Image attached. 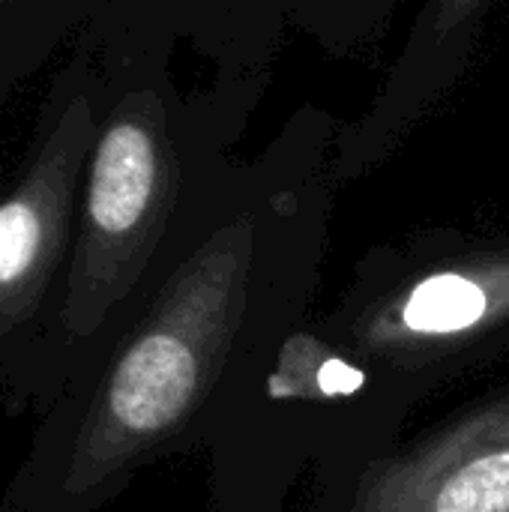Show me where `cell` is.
<instances>
[{
    "instance_id": "cell-1",
    "label": "cell",
    "mask_w": 509,
    "mask_h": 512,
    "mask_svg": "<svg viewBox=\"0 0 509 512\" xmlns=\"http://www.w3.org/2000/svg\"><path fill=\"white\" fill-rule=\"evenodd\" d=\"M309 276L234 216L171 246L132 309L36 417L0 512H99L150 465L207 438L312 312Z\"/></svg>"
},
{
    "instance_id": "cell-2",
    "label": "cell",
    "mask_w": 509,
    "mask_h": 512,
    "mask_svg": "<svg viewBox=\"0 0 509 512\" xmlns=\"http://www.w3.org/2000/svg\"><path fill=\"white\" fill-rule=\"evenodd\" d=\"M177 204L180 165L162 99L135 90L114 105L84 171L45 408L105 345L171 252Z\"/></svg>"
},
{
    "instance_id": "cell-3",
    "label": "cell",
    "mask_w": 509,
    "mask_h": 512,
    "mask_svg": "<svg viewBox=\"0 0 509 512\" xmlns=\"http://www.w3.org/2000/svg\"><path fill=\"white\" fill-rule=\"evenodd\" d=\"M303 333L363 378L366 450L402 435L429 393L509 348V249L465 252L429 273L357 291ZM360 459V456H357Z\"/></svg>"
},
{
    "instance_id": "cell-4",
    "label": "cell",
    "mask_w": 509,
    "mask_h": 512,
    "mask_svg": "<svg viewBox=\"0 0 509 512\" xmlns=\"http://www.w3.org/2000/svg\"><path fill=\"white\" fill-rule=\"evenodd\" d=\"M87 96H72L24 171L0 189V408L39 414L75 243L84 171L96 144Z\"/></svg>"
},
{
    "instance_id": "cell-5",
    "label": "cell",
    "mask_w": 509,
    "mask_h": 512,
    "mask_svg": "<svg viewBox=\"0 0 509 512\" xmlns=\"http://www.w3.org/2000/svg\"><path fill=\"white\" fill-rule=\"evenodd\" d=\"M309 512H509V390L315 483Z\"/></svg>"
},
{
    "instance_id": "cell-6",
    "label": "cell",
    "mask_w": 509,
    "mask_h": 512,
    "mask_svg": "<svg viewBox=\"0 0 509 512\" xmlns=\"http://www.w3.org/2000/svg\"><path fill=\"white\" fill-rule=\"evenodd\" d=\"M492 0H432L381 105L372 114V141L390 138L414 120L465 66L477 27Z\"/></svg>"
},
{
    "instance_id": "cell-7",
    "label": "cell",
    "mask_w": 509,
    "mask_h": 512,
    "mask_svg": "<svg viewBox=\"0 0 509 512\" xmlns=\"http://www.w3.org/2000/svg\"><path fill=\"white\" fill-rule=\"evenodd\" d=\"M6 3H12V0H0V9H3V6H6Z\"/></svg>"
}]
</instances>
